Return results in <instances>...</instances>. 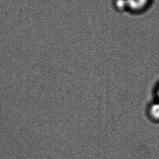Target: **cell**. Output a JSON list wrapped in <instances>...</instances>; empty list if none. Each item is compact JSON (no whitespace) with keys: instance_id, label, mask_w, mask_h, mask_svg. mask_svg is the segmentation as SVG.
<instances>
[{"instance_id":"3957f363","label":"cell","mask_w":159,"mask_h":159,"mask_svg":"<svg viewBox=\"0 0 159 159\" xmlns=\"http://www.w3.org/2000/svg\"><path fill=\"white\" fill-rule=\"evenodd\" d=\"M150 114L152 118L156 120L159 121V101L153 103L150 107Z\"/></svg>"},{"instance_id":"7a4b0ae2","label":"cell","mask_w":159,"mask_h":159,"mask_svg":"<svg viewBox=\"0 0 159 159\" xmlns=\"http://www.w3.org/2000/svg\"><path fill=\"white\" fill-rule=\"evenodd\" d=\"M112 5L114 9L117 12H127L125 0H113Z\"/></svg>"},{"instance_id":"277c9868","label":"cell","mask_w":159,"mask_h":159,"mask_svg":"<svg viewBox=\"0 0 159 159\" xmlns=\"http://www.w3.org/2000/svg\"><path fill=\"white\" fill-rule=\"evenodd\" d=\"M156 95H157V99H158V101H159V86L156 91Z\"/></svg>"},{"instance_id":"6da1fadb","label":"cell","mask_w":159,"mask_h":159,"mask_svg":"<svg viewBox=\"0 0 159 159\" xmlns=\"http://www.w3.org/2000/svg\"><path fill=\"white\" fill-rule=\"evenodd\" d=\"M127 12L132 14H140L147 11L153 0H125Z\"/></svg>"}]
</instances>
